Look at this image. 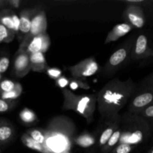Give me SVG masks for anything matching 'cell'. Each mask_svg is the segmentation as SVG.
<instances>
[{"label": "cell", "mask_w": 153, "mask_h": 153, "mask_svg": "<svg viewBox=\"0 0 153 153\" xmlns=\"http://www.w3.org/2000/svg\"><path fill=\"white\" fill-rule=\"evenodd\" d=\"M131 78L125 81L114 79L97 94V108L102 120L108 122L120 117V111L126 105L135 91Z\"/></svg>", "instance_id": "cell-1"}, {"label": "cell", "mask_w": 153, "mask_h": 153, "mask_svg": "<svg viewBox=\"0 0 153 153\" xmlns=\"http://www.w3.org/2000/svg\"><path fill=\"white\" fill-rule=\"evenodd\" d=\"M76 128L71 119L64 116L54 117L43 129L45 135L43 147L46 153L70 152L76 137Z\"/></svg>", "instance_id": "cell-2"}, {"label": "cell", "mask_w": 153, "mask_h": 153, "mask_svg": "<svg viewBox=\"0 0 153 153\" xmlns=\"http://www.w3.org/2000/svg\"><path fill=\"white\" fill-rule=\"evenodd\" d=\"M120 128L121 136L118 144L125 143L136 147L150 137L151 126L149 122L136 114L126 113L120 116Z\"/></svg>", "instance_id": "cell-3"}, {"label": "cell", "mask_w": 153, "mask_h": 153, "mask_svg": "<svg viewBox=\"0 0 153 153\" xmlns=\"http://www.w3.org/2000/svg\"><path fill=\"white\" fill-rule=\"evenodd\" d=\"M61 91L64 97L63 109L73 111L83 117L88 123L92 122L97 108V94L77 95L68 88Z\"/></svg>", "instance_id": "cell-4"}, {"label": "cell", "mask_w": 153, "mask_h": 153, "mask_svg": "<svg viewBox=\"0 0 153 153\" xmlns=\"http://www.w3.org/2000/svg\"><path fill=\"white\" fill-rule=\"evenodd\" d=\"M134 42V40L133 38L128 39L122 47L115 51L111 55L105 67V73L112 74L131 58V52Z\"/></svg>", "instance_id": "cell-5"}, {"label": "cell", "mask_w": 153, "mask_h": 153, "mask_svg": "<svg viewBox=\"0 0 153 153\" xmlns=\"http://www.w3.org/2000/svg\"><path fill=\"white\" fill-rule=\"evenodd\" d=\"M73 79L82 80L97 74L100 70L98 63L94 57L85 58L78 64L68 68Z\"/></svg>", "instance_id": "cell-6"}, {"label": "cell", "mask_w": 153, "mask_h": 153, "mask_svg": "<svg viewBox=\"0 0 153 153\" xmlns=\"http://www.w3.org/2000/svg\"><path fill=\"white\" fill-rule=\"evenodd\" d=\"M46 29H47V19H46V13L44 10L37 7L35 13L31 18L29 33L21 40L19 46L25 45L35 36L46 33Z\"/></svg>", "instance_id": "cell-7"}, {"label": "cell", "mask_w": 153, "mask_h": 153, "mask_svg": "<svg viewBox=\"0 0 153 153\" xmlns=\"http://www.w3.org/2000/svg\"><path fill=\"white\" fill-rule=\"evenodd\" d=\"M153 57V49L145 34H140L134 40L131 52V59L134 61L146 59Z\"/></svg>", "instance_id": "cell-8"}, {"label": "cell", "mask_w": 153, "mask_h": 153, "mask_svg": "<svg viewBox=\"0 0 153 153\" xmlns=\"http://www.w3.org/2000/svg\"><path fill=\"white\" fill-rule=\"evenodd\" d=\"M51 40L47 33L41 34L31 38L27 43L19 46L18 50L25 51L28 55L37 52L44 54L50 47Z\"/></svg>", "instance_id": "cell-9"}, {"label": "cell", "mask_w": 153, "mask_h": 153, "mask_svg": "<svg viewBox=\"0 0 153 153\" xmlns=\"http://www.w3.org/2000/svg\"><path fill=\"white\" fill-rule=\"evenodd\" d=\"M153 104V88L143 87V89L132 99L128 107V113L137 114Z\"/></svg>", "instance_id": "cell-10"}, {"label": "cell", "mask_w": 153, "mask_h": 153, "mask_svg": "<svg viewBox=\"0 0 153 153\" xmlns=\"http://www.w3.org/2000/svg\"><path fill=\"white\" fill-rule=\"evenodd\" d=\"M123 19L133 28H142L146 23V16L143 7L128 4L123 11Z\"/></svg>", "instance_id": "cell-11"}, {"label": "cell", "mask_w": 153, "mask_h": 153, "mask_svg": "<svg viewBox=\"0 0 153 153\" xmlns=\"http://www.w3.org/2000/svg\"><path fill=\"white\" fill-rule=\"evenodd\" d=\"M31 71L29 55L25 51L18 50L13 62V73L19 78H23Z\"/></svg>", "instance_id": "cell-12"}, {"label": "cell", "mask_w": 153, "mask_h": 153, "mask_svg": "<svg viewBox=\"0 0 153 153\" xmlns=\"http://www.w3.org/2000/svg\"><path fill=\"white\" fill-rule=\"evenodd\" d=\"M36 9H24L19 14V32L22 37V40L28 34L31 28V18L35 13Z\"/></svg>", "instance_id": "cell-13"}, {"label": "cell", "mask_w": 153, "mask_h": 153, "mask_svg": "<svg viewBox=\"0 0 153 153\" xmlns=\"http://www.w3.org/2000/svg\"><path fill=\"white\" fill-rule=\"evenodd\" d=\"M133 29V27L130 24L127 22H123V23L117 24L115 25L113 28L110 31L106 37L105 43H109L111 42H115L119 40L122 37L125 36L128 32Z\"/></svg>", "instance_id": "cell-14"}, {"label": "cell", "mask_w": 153, "mask_h": 153, "mask_svg": "<svg viewBox=\"0 0 153 153\" xmlns=\"http://www.w3.org/2000/svg\"><path fill=\"white\" fill-rule=\"evenodd\" d=\"M120 123V116L116 119L106 122L107 126L100 134V139H99V146L103 147L107 143L108 140L110 139L113 133L119 128Z\"/></svg>", "instance_id": "cell-15"}, {"label": "cell", "mask_w": 153, "mask_h": 153, "mask_svg": "<svg viewBox=\"0 0 153 153\" xmlns=\"http://www.w3.org/2000/svg\"><path fill=\"white\" fill-rule=\"evenodd\" d=\"M31 70L37 73H42L47 69V63L44 54L37 52L29 55Z\"/></svg>", "instance_id": "cell-16"}, {"label": "cell", "mask_w": 153, "mask_h": 153, "mask_svg": "<svg viewBox=\"0 0 153 153\" xmlns=\"http://www.w3.org/2000/svg\"><path fill=\"white\" fill-rule=\"evenodd\" d=\"M14 134V129L11 124L0 120V146L7 144L12 139Z\"/></svg>", "instance_id": "cell-17"}, {"label": "cell", "mask_w": 153, "mask_h": 153, "mask_svg": "<svg viewBox=\"0 0 153 153\" xmlns=\"http://www.w3.org/2000/svg\"><path fill=\"white\" fill-rule=\"evenodd\" d=\"M13 13L14 12L10 9H3L0 10V24L5 26L10 31L14 32V25L13 21Z\"/></svg>", "instance_id": "cell-18"}, {"label": "cell", "mask_w": 153, "mask_h": 153, "mask_svg": "<svg viewBox=\"0 0 153 153\" xmlns=\"http://www.w3.org/2000/svg\"><path fill=\"white\" fill-rule=\"evenodd\" d=\"M21 140H22V143L27 146L29 149H32V150L37 151V152L40 153H46L45 152V149L43 146L40 143H37L35 140H33L30 136H28L26 133H24L21 137Z\"/></svg>", "instance_id": "cell-19"}, {"label": "cell", "mask_w": 153, "mask_h": 153, "mask_svg": "<svg viewBox=\"0 0 153 153\" xmlns=\"http://www.w3.org/2000/svg\"><path fill=\"white\" fill-rule=\"evenodd\" d=\"M74 143L78 146L83 148H88L95 144V137L90 134H81L76 137L74 139Z\"/></svg>", "instance_id": "cell-20"}, {"label": "cell", "mask_w": 153, "mask_h": 153, "mask_svg": "<svg viewBox=\"0 0 153 153\" xmlns=\"http://www.w3.org/2000/svg\"><path fill=\"white\" fill-rule=\"evenodd\" d=\"M120 136L121 129L119 126V128L113 133V134L110 137V139L108 140L107 143L102 147V152L104 153L110 152L113 149V148L118 144L120 139Z\"/></svg>", "instance_id": "cell-21"}, {"label": "cell", "mask_w": 153, "mask_h": 153, "mask_svg": "<svg viewBox=\"0 0 153 153\" xmlns=\"http://www.w3.org/2000/svg\"><path fill=\"white\" fill-rule=\"evenodd\" d=\"M22 94V87L19 83L16 82V87L14 89L11 91L6 93H2L0 94V98L4 100H8V101H15L17 100Z\"/></svg>", "instance_id": "cell-22"}, {"label": "cell", "mask_w": 153, "mask_h": 153, "mask_svg": "<svg viewBox=\"0 0 153 153\" xmlns=\"http://www.w3.org/2000/svg\"><path fill=\"white\" fill-rule=\"evenodd\" d=\"M19 118L21 121L25 124H31L37 121V117L36 114L29 108H24L19 112Z\"/></svg>", "instance_id": "cell-23"}, {"label": "cell", "mask_w": 153, "mask_h": 153, "mask_svg": "<svg viewBox=\"0 0 153 153\" xmlns=\"http://www.w3.org/2000/svg\"><path fill=\"white\" fill-rule=\"evenodd\" d=\"M27 134L31 137L34 140H35L37 143H40L43 146L45 143V135L43 133V130L37 129V128H31L26 131Z\"/></svg>", "instance_id": "cell-24"}, {"label": "cell", "mask_w": 153, "mask_h": 153, "mask_svg": "<svg viewBox=\"0 0 153 153\" xmlns=\"http://www.w3.org/2000/svg\"><path fill=\"white\" fill-rule=\"evenodd\" d=\"M14 32L10 31L5 26L0 24V43H2V42L10 43L14 38Z\"/></svg>", "instance_id": "cell-25"}, {"label": "cell", "mask_w": 153, "mask_h": 153, "mask_svg": "<svg viewBox=\"0 0 153 153\" xmlns=\"http://www.w3.org/2000/svg\"><path fill=\"white\" fill-rule=\"evenodd\" d=\"M68 86L70 90H73V91L79 89L88 90L91 88V87L88 85V83L82 82V80H78V79H72L71 81H70Z\"/></svg>", "instance_id": "cell-26"}, {"label": "cell", "mask_w": 153, "mask_h": 153, "mask_svg": "<svg viewBox=\"0 0 153 153\" xmlns=\"http://www.w3.org/2000/svg\"><path fill=\"white\" fill-rule=\"evenodd\" d=\"M16 82L9 79H4L0 82V94L13 91L16 87Z\"/></svg>", "instance_id": "cell-27"}, {"label": "cell", "mask_w": 153, "mask_h": 153, "mask_svg": "<svg viewBox=\"0 0 153 153\" xmlns=\"http://www.w3.org/2000/svg\"><path fill=\"white\" fill-rule=\"evenodd\" d=\"M135 147L125 143L117 144L111 151V153H130Z\"/></svg>", "instance_id": "cell-28"}, {"label": "cell", "mask_w": 153, "mask_h": 153, "mask_svg": "<svg viewBox=\"0 0 153 153\" xmlns=\"http://www.w3.org/2000/svg\"><path fill=\"white\" fill-rule=\"evenodd\" d=\"M15 105H16V101H8L0 98V114L9 111Z\"/></svg>", "instance_id": "cell-29"}, {"label": "cell", "mask_w": 153, "mask_h": 153, "mask_svg": "<svg viewBox=\"0 0 153 153\" xmlns=\"http://www.w3.org/2000/svg\"><path fill=\"white\" fill-rule=\"evenodd\" d=\"M140 116L141 117L144 118L146 120H153V104L150 105L148 107L145 108L143 110L139 111L138 113L136 114Z\"/></svg>", "instance_id": "cell-30"}, {"label": "cell", "mask_w": 153, "mask_h": 153, "mask_svg": "<svg viewBox=\"0 0 153 153\" xmlns=\"http://www.w3.org/2000/svg\"><path fill=\"white\" fill-rule=\"evenodd\" d=\"M46 73L48 76L51 78L52 79H55L57 80L58 78H60L62 75V71L60 69L54 68V67H49V68L46 69Z\"/></svg>", "instance_id": "cell-31"}, {"label": "cell", "mask_w": 153, "mask_h": 153, "mask_svg": "<svg viewBox=\"0 0 153 153\" xmlns=\"http://www.w3.org/2000/svg\"><path fill=\"white\" fill-rule=\"evenodd\" d=\"M10 65V60L7 57L2 56L0 58V73H4L8 69Z\"/></svg>", "instance_id": "cell-32"}, {"label": "cell", "mask_w": 153, "mask_h": 153, "mask_svg": "<svg viewBox=\"0 0 153 153\" xmlns=\"http://www.w3.org/2000/svg\"><path fill=\"white\" fill-rule=\"evenodd\" d=\"M69 83H70V80L67 77H65V76H61L57 80H55L56 85L58 87H59L61 90L67 88V87L69 85Z\"/></svg>", "instance_id": "cell-33"}, {"label": "cell", "mask_w": 153, "mask_h": 153, "mask_svg": "<svg viewBox=\"0 0 153 153\" xmlns=\"http://www.w3.org/2000/svg\"><path fill=\"white\" fill-rule=\"evenodd\" d=\"M143 87L153 88V73L145 78L143 82Z\"/></svg>", "instance_id": "cell-34"}, {"label": "cell", "mask_w": 153, "mask_h": 153, "mask_svg": "<svg viewBox=\"0 0 153 153\" xmlns=\"http://www.w3.org/2000/svg\"><path fill=\"white\" fill-rule=\"evenodd\" d=\"M6 4L10 6L11 7H13V8L17 9L20 6L21 1L20 0H7V1H6Z\"/></svg>", "instance_id": "cell-35"}, {"label": "cell", "mask_w": 153, "mask_h": 153, "mask_svg": "<svg viewBox=\"0 0 153 153\" xmlns=\"http://www.w3.org/2000/svg\"><path fill=\"white\" fill-rule=\"evenodd\" d=\"M4 5H7L5 0H0V9L4 7Z\"/></svg>", "instance_id": "cell-36"}, {"label": "cell", "mask_w": 153, "mask_h": 153, "mask_svg": "<svg viewBox=\"0 0 153 153\" xmlns=\"http://www.w3.org/2000/svg\"><path fill=\"white\" fill-rule=\"evenodd\" d=\"M147 153H153V147L152 148V149H150V150H149V152H148Z\"/></svg>", "instance_id": "cell-37"}, {"label": "cell", "mask_w": 153, "mask_h": 153, "mask_svg": "<svg viewBox=\"0 0 153 153\" xmlns=\"http://www.w3.org/2000/svg\"><path fill=\"white\" fill-rule=\"evenodd\" d=\"M64 153H70V152H64Z\"/></svg>", "instance_id": "cell-38"}, {"label": "cell", "mask_w": 153, "mask_h": 153, "mask_svg": "<svg viewBox=\"0 0 153 153\" xmlns=\"http://www.w3.org/2000/svg\"><path fill=\"white\" fill-rule=\"evenodd\" d=\"M0 79H1V73H0Z\"/></svg>", "instance_id": "cell-39"}, {"label": "cell", "mask_w": 153, "mask_h": 153, "mask_svg": "<svg viewBox=\"0 0 153 153\" xmlns=\"http://www.w3.org/2000/svg\"><path fill=\"white\" fill-rule=\"evenodd\" d=\"M152 13H153V8H152Z\"/></svg>", "instance_id": "cell-40"}]
</instances>
